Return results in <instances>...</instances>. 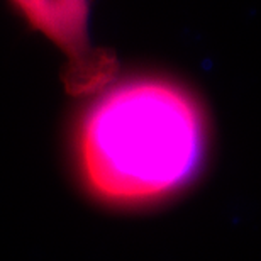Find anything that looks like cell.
I'll use <instances>...</instances> for the list:
<instances>
[{
  "mask_svg": "<svg viewBox=\"0 0 261 261\" xmlns=\"http://www.w3.org/2000/svg\"><path fill=\"white\" fill-rule=\"evenodd\" d=\"M25 20L44 34L65 56V85L73 95L107 87L117 61L107 49L97 48L88 33L90 0H12Z\"/></svg>",
  "mask_w": 261,
  "mask_h": 261,
  "instance_id": "7a4b0ae2",
  "label": "cell"
},
{
  "mask_svg": "<svg viewBox=\"0 0 261 261\" xmlns=\"http://www.w3.org/2000/svg\"><path fill=\"white\" fill-rule=\"evenodd\" d=\"M205 117L184 85L134 76L107 87L83 112L76 160L92 194L122 205L156 202L200 168Z\"/></svg>",
  "mask_w": 261,
  "mask_h": 261,
  "instance_id": "6da1fadb",
  "label": "cell"
}]
</instances>
